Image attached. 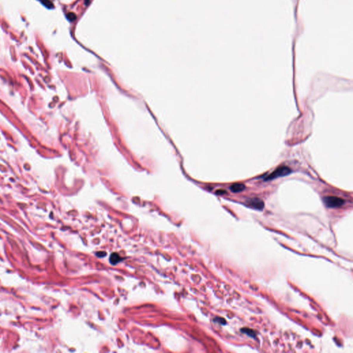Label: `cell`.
<instances>
[{
    "label": "cell",
    "instance_id": "obj_5",
    "mask_svg": "<svg viewBox=\"0 0 353 353\" xmlns=\"http://www.w3.org/2000/svg\"><path fill=\"white\" fill-rule=\"evenodd\" d=\"M241 332L242 333H244L245 335H248V337H252V338H256V337H257V333L255 330L250 329V328H241Z\"/></svg>",
    "mask_w": 353,
    "mask_h": 353
},
{
    "label": "cell",
    "instance_id": "obj_1",
    "mask_svg": "<svg viewBox=\"0 0 353 353\" xmlns=\"http://www.w3.org/2000/svg\"><path fill=\"white\" fill-rule=\"evenodd\" d=\"M291 172H292V171H291L290 168L288 166H285V165H282V166L278 167L272 173H270V175H268V176H266V177H264V180H273L275 179H277L279 177H281V176L290 175Z\"/></svg>",
    "mask_w": 353,
    "mask_h": 353
},
{
    "label": "cell",
    "instance_id": "obj_6",
    "mask_svg": "<svg viewBox=\"0 0 353 353\" xmlns=\"http://www.w3.org/2000/svg\"><path fill=\"white\" fill-rule=\"evenodd\" d=\"M120 256L117 255V253H112L110 257V262L112 265H115L120 261L121 260Z\"/></svg>",
    "mask_w": 353,
    "mask_h": 353
},
{
    "label": "cell",
    "instance_id": "obj_8",
    "mask_svg": "<svg viewBox=\"0 0 353 353\" xmlns=\"http://www.w3.org/2000/svg\"><path fill=\"white\" fill-rule=\"evenodd\" d=\"M66 17H67L68 20L70 21H73L74 20H75L76 19V15H75V14H74L73 13H68V14L66 15Z\"/></svg>",
    "mask_w": 353,
    "mask_h": 353
},
{
    "label": "cell",
    "instance_id": "obj_10",
    "mask_svg": "<svg viewBox=\"0 0 353 353\" xmlns=\"http://www.w3.org/2000/svg\"><path fill=\"white\" fill-rule=\"evenodd\" d=\"M226 191H224V190H219V191H217V195H224V194H226Z\"/></svg>",
    "mask_w": 353,
    "mask_h": 353
},
{
    "label": "cell",
    "instance_id": "obj_9",
    "mask_svg": "<svg viewBox=\"0 0 353 353\" xmlns=\"http://www.w3.org/2000/svg\"><path fill=\"white\" fill-rule=\"evenodd\" d=\"M214 321L217 322V323H219L220 324H222V325H225V324L226 323V320L223 318H221V317H216V318L214 319Z\"/></svg>",
    "mask_w": 353,
    "mask_h": 353
},
{
    "label": "cell",
    "instance_id": "obj_3",
    "mask_svg": "<svg viewBox=\"0 0 353 353\" xmlns=\"http://www.w3.org/2000/svg\"><path fill=\"white\" fill-rule=\"evenodd\" d=\"M246 204L248 206L256 210H261L264 208V203L259 198H251L246 201Z\"/></svg>",
    "mask_w": 353,
    "mask_h": 353
},
{
    "label": "cell",
    "instance_id": "obj_7",
    "mask_svg": "<svg viewBox=\"0 0 353 353\" xmlns=\"http://www.w3.org/2000/svg\"><path fill=\"white\" fill-rule=\"evenodd\" d=\"M44 6H47L48 8H52L53 7V4L50 2L49 0H39Z\"/></svg>",
    "mask_w": 353,
    "mask_h": 353
},
{
    "label": "cell",
    "instance_id": "obj_2",
    "mask_svg": "<svg viewBox=\"0 0 353 353\" xmlns=\"http://www.w3.org/2000/svg\"><path fill=\"white\" fill-rule=\"evenodd\" d=\"M323 202L325 206L328 208H339L343 206L345 203V200L340 197L328 196L323 197Z\"/></svg>",
    "mask_w": 353,
    "mask_h": 353
},
{
    "label": "cell",
    "instance_id": "obj_4",
    "mask_svg": "<svg viewBox=\"0 0 353 353\" xmlns=\"http://www.w3.org/2000/svg\"><path fill=\"white\" fill-rule=\"evenodd\" d=\"M245 185L244 184H233L232 186L230 187V191L233 192V193H240V192H241L244 191L245 189Z\"/></svg>",
    "mask_w": 353,
    "mask_h": 353
},
{
    "label": "cell",
    "instance_id": "obj_11",
    "mask_svg": "<svg viewBox=\"0 0 353 353\" xmlns=\"http://www.w3.org/2000/svg\"><path fill=\"white\" fill-rule=\"evenodd\" d=\"M89 2H90V0H85V4H86V6H87L88 4H89Z\"/></svg>",
    "mask_w": 353,
    "mask_h": 353
}]
</instances>
